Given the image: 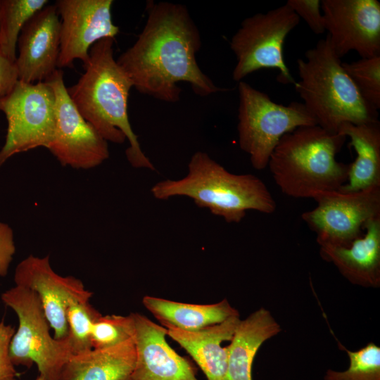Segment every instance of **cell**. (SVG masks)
Returning a JSON list of instances; mask_svg holds the SVG:
<instances>
[{"label":"cell","mask_w":380,"mask_h":380,"mask_svg":"<svg viewBox=\"0 0 380 380\" xmlns=\"http://www.w3.org/2000/svg\"><path fill=\"white\" fill-rule=\"evenodd\" d=\"M113 43V38H105L90 48L84 72L67 91L82 117L106 141L120 144L127 139L125 154L133 167L155 171L129 122L127 103L133 85L114 58Z\"/></svg>","instance_id":"obj_2"},{"label":"cell","mask_w":380,"mask_h":380,"mask_svg":"<svg viewBox=\"0 0 380 380\" xmlns=\"http://www.w3.org/2000/svg\"><path fill=\"white\" fill-rule=\"evenodd\" d=\"M151 192L158 200L190 198L198 207L208 209L227 223H239L248 210L272 214L277 208L272 194L259 177L232 173L203 151L191 157L186 176L161 180Z\"/></svg>","instance_id":"obj_3"},{"label":"cell","mask_w":380,"mask_h":380,"mask_svg":"<svg viewBox=\"0 0 380 380\" xmlns=\"http://www.w3.org/2000/svg\"><path fill=\"white\" fill-rule=\"evenodd\" d=\"M6 118L5 143L0 150V167L13 156L38 147L48 149L55 129V94L46 82L34 84L18 80L0 99Z\"/></svg>","instance_id":"obj_9"},{"label":"cell","mask_w":380,"mask_h":380,"mask_svg":"<svg viewBox=\"0 0 380 380\" xmlns=\"http://www.w3.org/2000/svg\"><path fill=\"white\" fill-rule=\"evenodd\" d=\"M238 90L239 144L255 170L267 167L273 150L286 134L300 127L317 125L303 103H277L243 81L239 82Z\"/></svg>","instance_id":"obj_6"},{"label":"cell","mask_w":380,"mask_h":380,"mask_svg":"<svg viewBox=\"0 0 380 380\" xmlns=\"http://www.w3.org/2000/svg\"><path fill=\"white\" fill-rule=\"evenodd\" d=\"M61 20L56 5H46L25 24L18 40L15 65L18 80L46 81L58 70Z\"/></svg>","instance_id":"obj_15"},{"label":"cell","mask_w":380,"mask_h":380,"mask_svg":"<svg viewBox=\"0 0 380 380\" xmlns=\"http://www.w3.org/2000/svg\"><path fill=\"white\" fill-rule=\"evenodd\" d=\"M0 32H1V12H0Z\"/></svg>","instance_id":"obj_33"},{"label":"cell","mask_w":380,"mask_h":380,"mask_svg":"<svg viewBox=\"0 0 380 380\" xmlns=\"http://www.w3.org/2000/svg\"><path fill=\"white\" fill-rule=\"evenodd\" d=\"M326 37L297 60L295 89L317 125L337 133L343 123L379 121L378 110L361 96Z\"/></svg>","instance_id":"obj_5"},{"label":"cell","mask_w":380,"mask_h":380,"mask_svg":"<svg viewBox=\"0 0 380 380\" xmlns=\"http://www.w3.org/2000/svg\"><path fill=\"white\" fill-rule=\"evenodd\" d=\"M343 67L362 99L373 108H380V56L361 58Z\"/></svg>","instance_id":"obj_26"},{"label":"cell","mask_w":380,"mask_h":380,"mask_svg":"<svg viewBox=\"0 0 380 380\" xmlns=\"http://www.w3.org/2000/svg\"><path fill=\"white\" fill-rule=\"evenodd\" d=\"M35 380H48L46 378L42 375H39Z\"/></svg>","instance_id":"obj_32"},{"label":"cell","mask_w":380,"mask_h":380,"mask_svg":"<svg viewBox=\"0 0 380 380\" xmlns=\"http://www.w3.org/2000/svg\"><path fill=\"white\" fill-rule=\"evenodd\" d=\"M325 31L341 58L350 51L361 58L380 56V2L377 0H321Z\"/></svg>","instance_id":"obj_12"},{"label":"cell","mask_w":380,"mask_h":380,"mask_svg":"<svg viewBox=\"0 0 380 380\" xmlns=\"http://www.w3.org/2000/svg\"><path fill=\"white\" fill-rule=\"evenodd\" d=\"M14 282L37 295L53 330V337L58 340L68 337L66 310L69 303L73 300H89L93 295L80 279L55 272L49 255H30L23 259L15 268Z\"/></svg>","instance_id":"obj_14"},{"label":"cell","mask_w":380,"mask_h":380,"mask_svg":"<svg viewBox=\"0 0 380 380\" xmlns=\"http://www.w3.org/2000/svg\"><path fill=\"white\" fill-rule=\"evenodd\" d=\"M136 360L130 380H198L194 367L167 342L166 328L131 313Z\"/></svg>","instance_id":"obj_16"},{"label":"cell","mask_w":380,"mask_h":380,"mask_svg":"<svg viewBox=\"0 0 380 380\" xmlns=\"http://www.w3.org/2000/svg\"><path fill=\"white\" fill-rule=\"evenodd\" d=\"M300 20L286 4L245 18L229 42L236 58L233 80L239 82L257 70L273 68L279 70V82L295 86L296 81L284 61L283 48Z\"/></svg>","instance_id":"obj_8"},{"label":"cell","mask_w":380,"mask_h":380,"mask_svg":"<svg viewBox=\"0 0 380 380\" xmlns=\"http://www.w3.org/2000/svg\"><path fill=\"white\" fill-rule=\"evenodd\" d=\"M147 20L134 44L116 59L139 93L168 103L179 100V82L195 94L207 96L226 91L200 68L199 30L187 8L170 2L147 4Z\"/></svg>","instance_id":"obj_1"},{"label":"cell","mask_w":380,"mask_h":380,"mask_svg":"<svg viewBox=\"0 0 380 380\" xmlns=\"http://www.w3.org/2000/svg\"><path fill=\"white\" fill-rule=\"evenodd\" d=\"M55 94V129L48 150L64 167L90 169L109 158L108 141L82 117L67 91L63 72L46 81Z\"/></svg>","instance_id":"obj_11"},{"label":"cell","mask_w":380,"mask_h":380,"mask_svg":"<svg viewBox=\"0 0 380 380\" xmlns=\"http://www.w3.org/2000/svg\"><path fill=\"white\" fill-rule=\"evenodd\" d=\"M101 315L89 300H73L69 303L66 310V341L72 356L92 349L91 331L94 322Z\"/></svg>","instance_id":"obj_24"},{"label":"cell","mask_w":380,"mask_h":380,"mask_svg":"<svg viewBox=\"0 0 380 380\" xmlns=\"http://www.w3.org/2000/svg\"><path fill=\"white\" fill-rule=\"evenodd\" d=\"M142 303L161 326L186 331L201 329L239 315L226 298L213 304H192L145 296Z\"/></svg>","instance_id":"obj_22"},{"label":"cell","mask_w":380,"mask_h":380,"mask_svg":"<svg viewBox=\"0 0 380 380\" xmlns=\"http://www.w3.org/2000/svg\"><path fill=\"white\" fill-rule=\"evenodd\" d=\"M18 80L15 63L0 52V99L12 91Z\"/></svg>","instance_id":"obj_31"},{"label":"cell","mask_w":380,"mask_h":380,"mask_svg":"<svg viewBox=\"0 0 380 380\" xmlns=\"http://www.w3.org/2000/svg\"><path fill=\"white\" fill-rule=\"evenodd\" d=\"M350 139L356 152L355 160L348 165V179L338 190L355 192L380 186V123L342 124L338 132Z\"/></svg>","instance_id":"obj_21"},{"label":"cell","mask_w":380,"mask_h":380,"mask_svg":"<svg viewBox=\"0 0 380 380\" xmlns=\"http://www.w3.org/2000/svg\"><path fill=\"white\" fill-rule=\"evenodd\" d=\"M112 0H58L61 44L58 68L72 67L75 60L84 66L90 48L105 38H115L119 27L113 23Z\"/></svg>","instance_id":"obj_13"},{"label":"cell","mask_w":380,"mask_h":380,"mask_svg":"<svg viewBox=\"0 0 380 380\" xmlns=\"http://www.w3.org/2000/svg\"><path fill=\"white\" fill-rule=\"evenodd\" d=\"M48 4L47 0H0V52L10 61L15 62L18 40L23 26Z\"/></svg>","instance_id":"obj_23"},{"label":"cell","mask_w":380,"mask_h":380,"mask_svg":"<svg viewBox=\"0 0 380 380\" xmlns=\"http://www.w3.org/2000/svg\"><path fill=\"white\" fill-rule=\"evenodd\" d=\"M346 139L319 125L303 126L286 134L267 164L276 184L286 196L313 198L317 194L339 190L348 179V165L336 154Z\"/></svg>","instance_id":"obj_4"},{"label":"cell","mask_w":380,"mask_h":380,"mask_svg":"<svg viewBox=\"0 0 380 380\" xmlns=\"http://www.w3.org/2000/svg\"><path fill=\"white\" fill-rule=\"evenodd\" d=\"M343 348L349 357L348 368L343 372L328 369L324 380H380L379 346L370 342L356 351Z\"/></svg>","instance_id":"obj_25"},{"label":"cell","mask_w":380,"mask_h":380,"mask_svg":"<svg viewBox=\"0 0 380 380\" xmlns=\"http://www.w3.org/2000/svg\"><path fill=\"white\" fill-rule=\"evenodd\" d=\"M239 321V315H236L221 323L194 331L168 327L166 328L167 336L189 354L207 380H224L227 365V346L222 347L221 344L231 341Z\"/></svg>","instance_id":"obj_18"},{"label":"cell","mask_w":380,"mask_h":380,"mask_svg":"<svg viewBox=\"0 0 380 380\" xmlns=\"http://www.w3.org/2000/svg\"><path fill=\"white\" fill-rule=\"evenodd\" d=\"M15 253L13 230L7 224L0 222V277L7 274Z\"/></svg>","instance_id":"obj_30"},{"label":"cell","mask_w":380,"mask_h":380,"mask_svg":"<svg viewBox=\"0 0 380 380\" xmlns=\"http://www.w3.org/2000/svg\"><path fill=\"white\" fill-rule=\"evenodd\" d=\"M134 333L131 315H101L94 322L91 331V343L94 349H103L119 345L129 338Z\"/></svg>","instance_id":"obj_27"},{"label":"cell","mask_w":380,"mask_h":380,"mask_svg":"<svg viewBox=\"0 0 380 380\" xmlns=\"http://www.w3.org/2000/svg\"><path fill=\"white\" fill-rule=\"evenodd\" d=\"M317 34L325 32L320 0H288L286 3Z\"/></svg>","instance_id":"obj_28"},{"label":"cell","mask_w":380,"mask_h":380,"mask_svg":"<svg viewBox=\"0 0 380 380\" xmlns=\"http://www.w3.org/2000/svg\"><path fill=\"white\" fill-rule=\"evenodd\" d=\"M15 328L0 321V380H18L20 374L10 357V344Z\"/></svg>","instance_id":"obj_29"},{"label":"cell","mask_w":380,"mask_h":380,"mask_svg":"<svg viewBox=\"0 0 380 380\" xmlns=\"http://www.w3.org/2000/svg\"><path fill=\"white\" fill-rule=\"evenodd\" d=\"M1 298L18 319L9 349L14 365L30 367L35 364L39 375L48 380H58L72 354L66 339L58 340L51 336V326L37 295L15 285L2 293Z\"/></svg>","instance_id":"obj_7"},{"label":"cell","mask_w":380,"mask_h":380,"mask_svg":"<svg viewBox=\"0 0 380 380\" xmlns=\"http://www.w3.org/2000/svg\"><path fill=\"white\" fill-rule=\"evenodd\" d=\"M281 331L270 312L260 308L239 321L227 346L224 380H252V365L261 345Z\"/></svg>","instance_id":"obj_20"},{"label":"cell","mask_w":380,"mask_h":380,"mask_svg":"<svg viewBox=\"0 0 380 380\" xmlns=\"http://www.w3.org/2000/svg\"><path fill=\"white\" fill-rule=\"evenodd\" d=\"M317 206L304 212L302 220L323 246H347L362 236L370 219L380 215V186L355 192L338 190L317 194Z\"/></svg>","instance_id":"obj_10"},{"label":"cell","mask_w":380,"mask_h":380,"mask_svg":"<svg viewBox=\"0 0 380 380\" xmlns=\"http://www.w3.org/2000/svg\"><path fill=\"white\" fill-rule=\"evenodd\" d=\"M365 234L347 246L320 247L322 259L332 262L353 284L380 286V215L367 221Z\"/></svg>","instance_id":"obj_17"},{"label":"cell","mask_w":380,"mask_h":380,"mask_svg":"<svg viewBox=\"0 0 380 380\" xmlns=\"http://www.w3.org/2000/svg\"><path fill=\"white\" fill-rule=\"evenodd\" d=\"M135 360L132 338L113 347L71 356L58 380H130Z\"/></svg>","instance_id":"obj_19"}]
</instances>
